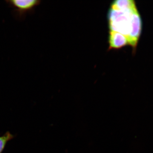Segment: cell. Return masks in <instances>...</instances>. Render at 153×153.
I'll use <instances>...</instances> for the list:
<instances>
[{"mask_svg":"<svg viewBox=\"0 0 153 153\" xmlns=\"http://www.w3.org/2000/svg\"><path fill=\"white\" fill-rule=\"evenodd\" d=\"M137 9L122 11L111 8L108 13L110 31L120 33L128 39L130 32L131 15Z\"/></svg>","mask_w":153,"mask_h":153,"instance_id":"cell-1","label":"cell"},{"mask_svg":"<svg viewBox=\"0 0 153 153\" xmlns=\"http://www.w3.org/2000/svg\"><path fill=\"white\" fill-rule=\"evenodd\" d=\"M108 43L110 49H119L128 44L127 38L119 33L109 31Z\"/></svg>","mask_w":153,"mask_h":153,"instance_id":"cell-4","label":"cell"},{"mask_svg":"<svg viewBox=\"0 0 153 153\" xmlns=\"http://www.w3.org/2000/svg\"><path fill=\"white\" fill-rule=\"evenodd\" d=\"M137 7L134 1L132 0H117L114 1L111 8L114 10L126 11L133 10Z\"/></svg>","mask_w":153,"mask_h":153,"instance_id":"cell-5","label":"cell"},{"mask_svg":"<svg viewBox=\"0 0 153 153\" xmlns=\"http://www.w3.org/2000/svg\"><path fill=\"white\" fill-rule=\"evenodd\" d=\"M142 28V21L141 17L137 9L133 12L131 15L130 32L128 38V44L132 47L134 52L135 51L138 42L139 41Z\"/></svg>","mask_w":153,"mask_h":153,"instance_id":"cell-2","label":"cell"},{"mask_svg":"<svg viewBox=\"0 0 153 153\" xmlns=\"http://www.w3.org/2000/svg\"><path fill=\"white\" fill-rule=\"evenodd\" d=\"M14 138V136L9 131L6 132L3 135L0 136V153L3 152L6 145Z\"/></svg>","mask_w":153,"mask_h":153,"instance_id":"cell-6","label":"cell"},{"mask_svg":"<svg viewBox=\"0 0 153 153\" xmlns=\"http://www.w3.org/2000/svg\"><path fill=\"white\" fill-rule=\"evenodd\" d=\"M6 2L15 9V11L20 17H24L41 3V1L38 0H9Z\"/></svg>","mask_w":153,"mask_h":153,"instance_id":"cell-3","label":"cell"}]
</instances>
